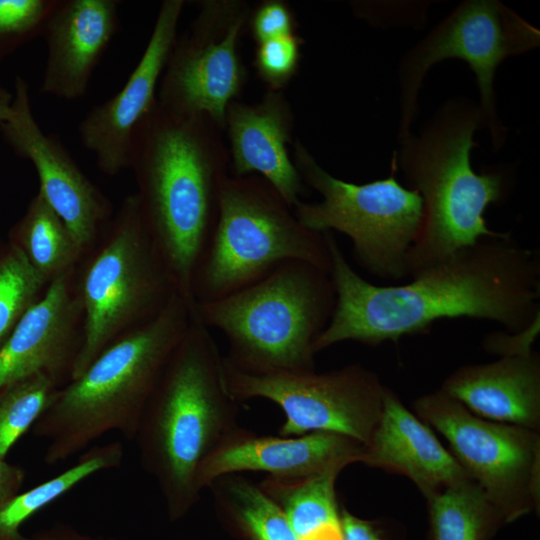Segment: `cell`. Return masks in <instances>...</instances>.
Here are the masks:
<instances>
[{
  "label": "cell",
  "instance_id": "1",
  "mask_svg": "<svg viewBox=\"0 0 540 540\" xmlns=\"http://www.w3.org/2000/svg\"><path fill=\"white\" fill-rule=\"evenodd\" d=\"M323 233L335 306L313 343L315 354L344 341L367 345L397 341L422 333L441 319H484L519 331L540 315L538 256L508 232L484 238L417 273L410 282L392 286L362 278L332 232Z\"/></svg>",
  "mask_w": 540,
  "mask_h": 540
},
{
  "label": "cell",
  "instance_id": "2",
  "mask_svg": "<svg viewBox=\"0 0 540 540\" xmlns=\"http://www.w3.org/2000/svg\"><path fill=\"white\" fill-rule=\"evenodd\" d=\"M201 114L156 100L133 131L129 168L146 227L180 296L194 309L192 278L214 230L229 157Z\"/></svg>",
  "mask_w": 540,
  "mask_h": 540
},
{
  "label": "cell",
  "instance_id": "3",
  "mask_svg": "<svg viewBox=\"0 0 540 540\" xmlns=\"http://www.w3.org/2000/svg\"><path fill=\"white\" fill-rule=\"evenodd\" d=\"M236 403L224 385L223 356L209 329L194 318L167 360L134 438L171 520L198 501L204 463L241 432Z\"/></svg>",
  "mask_w": 540,
  "mask_h": 540
},
{
  "label": "cell",
  "instance_id": "4",
  "mask_svg": "<svg viewBox=\"0 0 540 540\" xmlns=\"http://www.w3.org/2000/svg\"><path fill=\"white\" fill-rule=\"evenodd\" d=\"M480 128L479 106L457 97L445 101L419 134L398 139L392 163L423 202L422 225L406 259L410 278L484 238L505 233L490 229L484 213L503 201L510 178L503 171L473 170L470 155Z\"/></svg>",
  "mask_w": 540,
  "mask_h": 540
},
{
  "label": "cell",
  "instance_id": "5",
  "mask_svg": "<svg viewBox=\"0 0 540 540\" xmlns=\"http://www.w3.org/2000/svg\"><path fill=\"white\" fill-rule=\"evenodd\" d=\"M193 320L194 308L175 293L154 318L118 337L59 388L31 429L48 440L45 464L85 451L111 431L134 440L161 372Z\"/></svg>",
  "mask_w": 540,
  "mask_h": 540
},
{
  "label": "cell",
  "instance_id": "6",
  "mask_svg": "<svg viewBox=\"0 0 540 540\" xmlns=\"http://www.w3.org/2000/svg\"><path fill=\"white\" fill-rule=\"evenodd\" d=\"M335 306L329 273L301 260L221 299L195 305L194 318L227 338L224 361L246 373L314 370L313 343Z\"/></svg>",
  "mask_w": 540,
  "mask_h": 540
},
{
  "label": "cell",
  "instance_id": "7",
  "mask_svg": "<svg viewBox=\"0 0 540 540\" xmlns=\"http://www.w3.org/2000/svg\"><path fill=\"white\" fill-rule=\"evenodd\" d=\"M289 260L305 261L329 273L324 233L305 227L261 176L227 175L214 230L192 278L195 305L237 292Z\"/></svg>",
  "mask_w": 540,
  "mask_h": 540
},
{
  "label": "cell",
  "instance_id": "8",
  "mask_svg": "<svg viewBox=\"0 0 540 540\" xmlns=\"http://www.w3.org/2000/svg\"><path fill=\"white\" fill-rule=\"evenodd\" d=\"M74 282L82 334L71 379L118 337L154 318L178 293L146 227L136 193L123 199L83 255Z\"/></svg>",
  "mask_w": 540,
  "mask_h": 540
},
{
  "label": "cell",
  "instance_id": "9",
  "mask_svg": "<svg viewBox=\"0 0 540 540\" xmlns=\"http://www.w3.org/2000/svg\"><path fill=\"white\" fill-rule=\"evenodd\" d=\"M294 164L303 183L322 196L293 206L305 227L345 234L356 263L371 275L391 281L408 277L406 259L422 225L423 202L417 191L397 181L393 163L387 178L350 183L324 170L297 141Z\"/></svg>",
  "mask_w": 540,
  "mask_h": 540
},
{
  "label": "cell",
  "instance_id": "10",
  "mask_svg": "<svg viewBox=\"0 0 540 540\" xmlns=\"http://www.w3.org/2000/svg\"><path fill=\"white\" fill-rule=\"evenodd\" d=\"M540 44V31L498 0H466L401 58L398 66L400 123L398 139L410 133L419 115L418 95L429 69L456 58L474 72L480 95L479 109L492 148L506 141L494 90L495 72L506 58L528 52Z\"/></svg>",
  "mask_w": 540,
  "mask_h": 540
},
{
  "label": "cell",
  "instance_id": "11",
  "mask_svg": "<svg viewBox=\"0 0 540 540\" xmlns=\"http://www.w3.org/2000/svg\"><path fill=\"white\" fill-rule=\"evenodd\" d=\"M223 380L236 402L264 398L277 404L285 415L284 437L329 432L365 446L381 413L384 387L359 365L324 373L252 374L223 359Z\"/></svg>",
  "mask_w": 540,
  "mask_h": 540
},
{
  "label": "cell",
  "instance_id": "12",
  "mask_svg": "<svg viewBox=\"0 0 540 540\" xmlns=\"http://www.w3.org/2000/svg\"><path fill=\"white\" fill-rule=\"evenodd\" d=\"M248 18V6L240 1H204L188 34L176 39L158 102L176 112L205 115L224 129L227 108L245 81L237 44Z\"/></svg>",
  "mask_w": 540,
  "mask_h": 540
},
{
  "label": "cell",
  "instance_id": "13",
  "mask_svg": "<svg viewBox=\"0 0 540 540\" xmlns=\"http://www.w3.org/2000/svg\"><path fill=\"white\" fill-rule=\"evenodd\" d=\"M415 409L448 440L491 503L509 507L534 491L539 459L534 432L480 418L442 390L419 398Z\"/></svg>",
  "mask_w": 540,
  "mask_h": 540
},
{
  "label": "cell",
  "instance_id": "14",
  "mask_svg": "<svg viewBox=\"0 0 540 540\" xmlns=\"http://www.w3.org/2000/svg\"><path fill=\"white\" fill-rule=\"evenodd\" d=\"M11 117L0 124L4 141L29 160L39 179V192L65 223L85 254L114 214L111 201L80 169L62 142L46 134L34 118L29 84L16 76Z\"/></svg>",
  "mask_w": 540,
  "mask_h": 540
},
{
  "label": "cell",
  "instance_id": "15",
  "mask_svg": "<svg viewBox=\"0 0 540 540\" xmlns=\"http://www.w3.org/2000/svg\"><path fill=\"white\" fill-rule=\"evenodd\" d=\"M183 0L162 2L147 46L123 87L93 106L78 125L98 169L114 176L129 168L133 131L157 100L158 80L176 42Z\"/></svg>",
  "mask_w": 540,
  "mask_h": 540
},
{
  "label": "cell",
  "instance_id": "16",
  "mask_svg": "<svg viewBox=\"0 0 540 540\" xmlns=\"http://www.w3.org/2000/svg\"><path fill=\"white\" fill-rule=\"evenodd\" d=\"M75 268L46 288L0 349V391L45 373L61 386L71 379L82 334Z\"/></svg>",
  "mask_w": 540,
  "mask_h": 540
},
{
  "label": "cell",
  "instance_id": "17",
  "mask_svg": "<svg viewBox=\"0 0 540 540\" xmlns=\"http://www.w3.org/2000/svg\"><path fill=\"white\" fill-rule=\"evenodd\" d=\"M118 0H56L41 36L47 59L40 92L68 101L86 95L119 28Z\"/></svg>",
  "mask_w": 540,
  "mask_h": 540
},
{
  "label": "cell",
  "instance_id": "18",
  "mask_svg": "<svg viewBox=\"0 0 540 540\" xmlns=\"http://www.w3.org/2000/svg\"><path fill=\"white\" fill-rule=\"evenodd\" d=\"M363 450L361 443L336 433L314 432L280 438L258 437L241 431L204 463L199 487L203 490L222 476L242 471L267 472L279 479H305L361 461Z\"/></svg>",
  "mask_w": 540,
  "mask_h": 540
},
{
  "label": "cell",
  "instance_id": "19",
  "mask_svg": "<svg viewBox=\"0 0 540 540\" xmlns=\"http://www.w3.org/2000/svg\"><path fill=\"white\" fill-rule=\"evenodd\" d=\"M292 126L288 102L273 90L253 105L231 102L225 118L233 175L261 176L293 208L306 186L288 154Z\"/></svg>",
  "mask_w": 540,
  "mask_h": 540
},
{
  "label": "cell",
  "instance_id": "20",
  "mask_svg": "<svg viewBox=\"0 0 540 540\" xmlns=\"http://www.w3.org/2000/svg\"><path fill=\"white\" fill-rule=\"evenodd\" d=\"M361 461L408 476L428 497L471 479L432 431L385 388L381 413Z\"/></svg>",
  "mask_w": 540,
  "mask_h": 540
},
{
  "label": "cell",
  "instance_id": "21",
  "mask_svg": "<svg viewBox=\"0 0 540 540\" xmlns=\"http://www.w3.org/2000/svg\"><path fill=\"white\" fill-rule=\"evenodd\" d=\"M441 390L478 417L527 429L538 424L540 367L532 353L461 367Z\"/></svg>",
  "mask_w": 540,
  "mask_h": 540
},
{
  "label": "cell",
  "instance_id": "22",
  "mask_svg": "<svg viewBox=\"0 0 540 540\" xmlns=\"http://www.w3.org/2000/svg\"><path fill=\"white\" fill-rule=\"evenodd\" d=\"M7 240L49 285L76 268L84 253L71 232L38 191L10 228Z\"/></svg>",
  "mask_w": 540,
  "mask_h": 540
},
{
  "label": "cell",
  "instance_id": "23",
  "mask_svg": "<svg viewBox=\"0 0 540 540\" xmlns=\"http://www.w3.org/2000/svg\"><path fill=\"white\" fill-rule=\"evenodd\" d=\"M123 457L124 447L119 441L92 446L57 476L1 502L0 540H28L20 532L27 520L90 476L119 467Z\"/></svg>",
  "mask_w": 540,
  "mask_h": 540
},
{
  "label": "cell",
  "instance_id": "24",
  "mask_svg": "<svg viewBox=\"0 0 540 540\" xmlns=\"http://www.w3.org/2000/svg\"><path fill=\"white\" fill-rule=\"evenodd\" d=\"M341 468H330L293 485L278 480L264 491L283 509L299 540L331 528H340L335 497V480Z\"/></svg>",
  "mask_w": 540,
  "mask_h": 540
},
{
  "label": "cell",
  "instance_id": "25",
  "mask_svg": "<svg viewBox=\"0 0 540 540\" xmlns=\"http://www.w3.org/2000/svg\"><path fill=\"white\" fill-rule=\"evenodd\" d=\"M434 540H479L491 502L473 479L429 497Z\"/></svg>",
  "mask_w": 540,
  "mask_h": 540
},
{
  "label": "cell",
  "instance_id": "26",
  "mask_svg": "<svg viewBox=\"0 0 540 540\" xmlns=\"http://www.w3.org/2000/svg\"><path fill=\"white\" fill-rule=\"evenodd\" d=\"M62 386L38 373L0 391V460L50 406Z\"/></svg>",
  "mask_w": 540,
  "mask_h": 540
},
{
  "label": "cell",
  "instance_id": "27",
  "mask_svg": "<svg viewBox=\"0 0 540 540\" xmlns=\"http://www.w3.org/2000/svg\"><path fill=\"white\" fill-rule=\"evenodd\" d=\"M213 483L253 540H299L283 509L262 488L228 475Z\"/></svg>",
  "mask_w": 540,
  "mask_h": 540
},
{
  "label": "cell",
  "instance_id": "28",
  "mask_svg": "<svg viewBox=\"0 0 540 540\" xmlns=\"http://www.w3.org/2000/svg\"><path fill=\"white\" fill-rule=\"evenodd\" d=\"M47 286L11 242H0V349Z\"/></svg>",
  "mask_w": 540,
  "mask_h": 540
},
{
  "label": "cell",
  "instance_id": "29",
  "mask_svg": "<svg viewBox=\"0 0 540 540\" xmlns=\"http://www.w3.org/2000/svg\"><path fill=\"white\" fill-rule=\"evenodd\" d=\"M56 0H0V62L41 36Z\"/></svg>",
  "mask_w": 540,
  "mask_h": 540
},
{
  "label": "cell",
  "instance_id": "30",
  "mask_svg": "<svg viewBox=\"0 0 540 540\" xmlns=\"http://www.w3.org/2000/svg\"><path fill=\"white\" fill-rule=\"evenodd\" d=\"M302 39L290 34L258 43L254 67L270 90L279 91L295 75L301 59Z\"/></svg>",
  "mask_w": 540,
  "mask_h": 540
},
{
  "label": "cell",
  "instance_id": "31",
  "mask_svg": "<svg viewBox=\"0 0 540 540\" xmlns=\"http://www.w3.org/2000/svg\"><path fill=\"white\" fill-rule=\"evenodd\" d=\"M294 15L288 5L279 0L263 2L250 19V28L257 43L294 33Z\"/></svg>",
  "mask_w": 540,
  "mask_h": 540
},
{
  "label": "cell",
  "instance_id": "32",
  "mask_svg": "<svg viewBox=\"0 0 540 540\" xmlns=\"http://www.w3.org/2000/svg\"><path fill=\"white\" fill-rule=\"evenodd\" d=\"M540 315L519 331L492 332L485 336L483 345L486 350L506 356H526L531 354V346L539 335Z\"/></svg>",
  "mask_w": 540,
  "mask_h": 540
},
{
  "label": "cell",
  "instance_id": "33",
  "mask_svg": "<svg viewBox=\"0 0 540 540\" xmlns=\"http://www.w3.org/2000/svg\"><path fill=\"white\" fill-rule=\"evenodd\" d=\"M342 540H380L373 527L348 511L343 510L340 516Z\"/></svg>",
  "mask_w": 540,
  "mask_h": 540
},
{
  "label": "cell",
  "instance_id": "34",
  "mask_svg": "<svg viewBox=\"0 0 540 540\" xmlns=\"http://www.w3.org/2000/svg\"><path fill=\"white\" fill-rule=\"evenodd\" d=\"M28 540H118L114 538H104L99 536H91L82 533L68 524L55 522L51 526L39 530Z\"/></svg>",
  "mask_w": 540,
  "mask_h": 540
},
{
  "label": "cell",
  "instance_id": "35",
  "mask_svg": "<svg viewBox=\"0 0 540 540\" xmlns=\"http://www.w3.org/2000/svg\"><path fill=\"white\" fill-rule=\"evenodd\" d=\"M24 480L23 468L0 460V503L20 492Z\"/></svg>",
  "mask_w": 540,
  "mask_h": 540
},
{
  "label": "cell",
  "instance_id": "36",
  "mask_svg": "<svg viewBox=\"0 0 540 540\" xmlns=\"http://www.w3.org/2000/svg\"><path fill=\"white\" fill-rule=\"evenodd\" d=\"M13 93L0 86V124L12 115Z\"/></svg>",
  "mask_w": 540,
  "mask_h": 540
}]
</instances>
